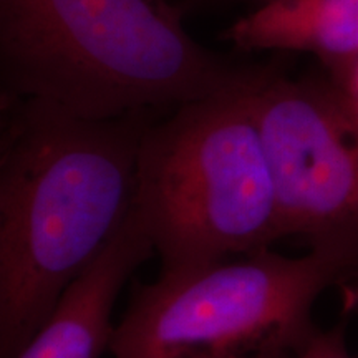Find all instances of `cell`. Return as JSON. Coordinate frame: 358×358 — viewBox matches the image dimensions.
<instances>
[{
    "label": "cell",
    "mask_w": 358,
    "mask_h": 358,
    "mask_svg": "<svg viewBox=\"0 0 358 358\" xmlns=\"http://www.w3.org/2000/svg\"><path fill=\"white\" fill-rule=\"evenodd\" d=\"M163 2H166V0H163Z\"/></svg>",
    "instance_id": "obj_13"
},
{
    "label": "cell",
    "mask_w": 358,
    "mask_h": 358,
    "mask_svg": "<svg viewBox=\"0 0 358 358\" xmlns=\"http://www.w3.org/2000/svg\"><path fill=\"white\" fill-rule=\"evenodd\" d=\"M222 38L244 52L310 53L335 78L358 58V0H266Z\"/></svg>",
    "instance_id": "obj_7"
},
{
    "label": "cell",
    "mask_w": 358,
    "mask_h": 358,
    "mask_svg": "<svg viewBox=\"0 0 358 358\" xmlns=\"http://www.w3.org/2000/svg\"><path fill=\"white\" fill-rule=\"evenodd\" d=\"M330 80L340 88V92L343 93V96L347 98V101L350 103V106L358 115V58L348 65V69L343 73Z\"/></svg>",
    "instance_id": "obj_9"
},
{
    "label": "cell",
    "mask_w": 358,
    "mask_h": 358,
    "mask_svg": "<svg viewBox=\"0 0 358 358\" xmlns=\"http://www.w3.org/2000/svg\"><path fill=\"white\" fill-rule=\"evenodd\" d=\"M249 70L201 47L163 0H0L2 100L111 120L214 95Z\"/></svg>",
    "instance_id": "obj_2"
},
{
    "label": "cell",
    "mask_w": 358,
    "mask_h": 358,
    "mask_svg": "<svg viewBox=\"0 0 358 358\" xmlns=\"http://www.w3.org/2000/svg\"><path fill=\"white\" fill-rule=\"evenodd\" d=\"M295 358H353L345 343L343 325L330 330H315Z\"/></svg>",
    "instance_id": "obj_8"
},
{
    "label": "cell",
    "mask_w": 358,
    "mask_h": 358,
    "mask_svg": "<svg viewBox=\"0 0 358 358\" xmlns=\"http://www.w3.org/2000/svg\"><path fill=\"white\" fill-rule=\"evenodd\" d=\"M256 69L234 87L176 106L146 128L136 208L163 272H181L284 237L252 100Z\"/></svg>",
    "instance_id": "obj_3"
},
{
    "label": "cell",
    "mask_w": 358,
    "mask_h": 358,
    "mask_svg": "<svg viewBox=\"0 0 358 358\" xmlns=\"http://www.w3.org/2000/svg\"><path fill=\"white\" fill-rule=\"evenodd\" d=\"M254 110L284 237L358 261V115L329 77L256 69Z\"/></svg>",
    "instance_id": "obj_5"
},
{
    "label": "cell",
    "mask_w": 358,
    "mask_h": 358,
    "mask_svg": "<svg viewBox=\"0 0 358 358\" xmlns=\"http://www.w3.org/2000/svg\"><path fill=\"white\" fill-rule=\"evenodd\" d=\"M295 353L290 350H264L257 353H249V355H239L232 358H295Z\"/></svg>",
    "instance_id": "obj_11"
},
{
    "label": "cell",
    "mask_w": 358,
    "mask_h": 358,
    "mask_svg": "<svg viewBox=\"0 0 358 358\" xmlns=\"http://www.w3.org/2000/svg\"><path fill=\"white\" fill-rule=\"evenodd\" d=\"M145 113L87 120L2 100L0 358H17L136 203Z\"/></svg>",
    "instance_id": "obj_1"
},
{
    "label": "cell",
    "mask_w": 358,
    "mask_h": 358,
    "mask_svg": "<svg viewBox=\"0 0 358 358\" xmlns=\"http://www.w3.org/2000/svg\"><path fill=\"white\" fill-rule=\"evenodd\" d=\"M358 279V261L268 249L181 272L134 294L115 327V358H232L299 352L315 332L312 307L330 285Z\"/></svg>",
    "instance_id": "obj_4"
},
{
    "label": "cell",
    "mask_w": 358,
    "mask_h": 358,
    "mask_svg": "<svg viewBox=\"0 0 358 358\" xmlns=\"http://www.w3.org/2000/svg\"><path fill=\"white\" fill-rule=\"evenodd\" d=\"M136 203L110 244L60 295L48 319L17 358H100L110 348L120 290L153 252Z\"/></svg>",
    "instance_id": "obj_6"
},
{
    "label": "cell",
    "mask_w": 358,
    "mask_h": 358,
    "mask_svg": "<svg viewBox=\"0 0 358 358\" xmlns=\"http://www.w3.org/2000/svg\"><path fill=\"white\" fill-rule=\"evenodd\" d=\"M201 2H208V0H201ZM231 2H249V3H254V7H256L259 3L266 2V0H231Z\"/></svg>",
    "instance_id": "obj_12"
},
{
    "label": "cell",
    "mask_w": 358,
    "mask_h": 358,
    "mask_svg": "<svg viewBox=\"0 0 358 358\" xmlns=\"http://www.w3.org/2000/svg\"><path fill=\"white\" fill-rule=\"evenodd\" d=\"M343 289V310L358 312V279H353L342 285Z\"/></svg>",
    "instance_id": "obj_10"
}]
</instances>
